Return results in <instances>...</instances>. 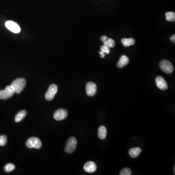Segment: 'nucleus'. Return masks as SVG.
<instances>
[{"mask_svg": "<svg viewBox=\"0 0 175 175\" xmlns=\"http://www.w3.org/2000/svg\"><path fill=\"white\" fill-rule=\"evenodd\" d=\"M26 114H27L26 111H20L16 116L15 119L16 122L18 123L21 122V121L23 120V119L25 118Z\"/></svg>", "mask_w": 175, "mask_h": 175, "instance_id": "15", "label": "nucleus"}, {"mask_svg": "<svg viewBox=\"0 0 175 175\" xmlns=\"http://www.w3.org/2000/svg\"><path fill=\"white\" fill-rule=\"evenodd\" d=\"M107 134V130L105 126H101L98 129V137L101 140H104L106 138Z\"/></svg>", "mask_w": 175, "mask_h": 175, "instance_id": "13", "label": "nucleus"}, {"mask_svg": "<svg viewBox=\"0 0 175 175\" xmlns=\"http://www.w3.org/2000/svg\"><path fill=\"white\" fill-rule=\"evenodd\" d=\"M77 144V141L76 138L72 137L67 141L65 150L67 153L72 154L76 150Z\"/></svg>", "mask_w": 175, "mask_h": 175, "instance_id": "2", "label": "nucleus"}, {"mask_svg": "<svg viewBox=\"0 0 175 175\" xmlns=\"http://www.w3.org/2000/svg\"><path fill=\"white\" fill-rule=\"evenodd\" d=\"M120 175H131V171L129 168H125L121 170Z\"/></svg>", "mask_w": 175, "mask_h": 175, "instance_id": "21", "label": "nucleus"}, {"mask_svg": "<svg viewBox=\"0 0 175 175\" xmlns=\"http://www.w3.org/2000/svg\"><path fill=\"white\" fill-rule=\"evenodd\" d=\"M166 19L169 22H175V13L174 12H168L165 14Z\"/></svg>", "mask_w": 175, "mask_h": 175, "instance_id": "17", "label": "nucleus"}, {"mask_svg": "<svg viewBox=\"0 0 175 175\" xmlns=\"http://www.w3.org/2000/svg\"><path fill=\"white\" fill-rule=\"evenodd\" d=\"M15 169V166L12 164H7L4 168V171L7 173L10 172L14 170Z\"/></svg>", "mask_w": 175, "mask_h": 175, "instance_id": "19", "label": "nucleus"}, {"mask_svg": "<svg viewBox=\"0 0 175 175\" xmlns=\"http://www.w3.org/2000/svg\"><path fill=\"white\" fill-rule=\"evenodd\" d=\"M58 92V86L55 84H52L45 94V99L47 101L53 100L55 94Z\"/></svg>", "mask_w": 175, "mask_h": 175, "instance_id": "6", "label": "nucleus"}, {"mask_svg": "<svg viewBox=\"0 0 175 175\" xmlns=\"http://www.w3.org/2000/svg\"><path fill=\"white\" fill-rule=\"evenodd\" d=\"M26 84V81L25 79L20 78L16 79L13 81L11 84V86L14 90L15 93L19 94L25 89Z\"/></svg>", "mask_w": 175, "mask_h": 175, "instance_id": "1", "label": "nucleus"}, {"mask_svg": "<svg viewBox=\"0 0 175 175\" xmlns=\"http://www.w3.org/2000/svg\"><path fill=\"white\" fill-rule=\"evenodd\" d=\"M5 27L14 33H19L21 31V27L18 23L12 21H8L5 22Z\"/></svg>", "mask_w": 175, "mask_h": 175, "instance_id": "7", "label": "nucleus"}, {"mask_svg": "<svg viewBox=\"0 0 175 175\" xmlns=\"http://www.w3.org/2000/svg\"><path fill=\"white\" fill-rule=\"evenodd\" d=\"M104 45L109 48H113L115 45L114 40L113 39H108L104 41Z\"/></svg>", "mask_w": 175, "mask_h": 175, "instance_id": "18", "label": "nucleus"}, {"mask_svg": "<svg viewBox=\"0 0 175 175\" xmlns=\"http://www.w3.org/2000/svg\"><path fill=\"white\" fill-rule=\"evenodd\" d=\"M121 41L124 46L126 47L134 45L135 43V40L132 38H129V39L124 38Z\"/></svg>", "mask_w": 175, "mask_h": 175, "instance_id": "16", "label": "nucleus"}, {"mask_svg": "<svg viewBox=\"0 0 175 175\" xmlns=\"http://www.w3.org/2000/svg\"><path fill=\"white\" fill-rule=\"evenodd\" d=\"M155 81L157 86L161 90H166L168 89V83L163 77L161 76H157Z\"/></svg>", "mask_w": 175, "mask_h": 175, "instance_id": "10", "label": "nucleus"}, {"mask_svg": "<svg viewBox=\"0 0 175 175\" xmlns=\"http://www.w3.org/2000/svg\"><path fill=\"white\" fill-rule=\"evenodd\" d=\"M161 69L165 73H171L174 71V68L172 63L169 61L167 60H163L160 63Z\"/></svg>", "mask_w": 175, "mask_h": 175, "instance_id": "5", "label": "nucleus"}, {"mask_svg": "<svg viewBox=\"0 0 175 175\" xmlns=\"http://www.w3.org/2000/svg\"><path fill=\"white\" fill-rule=\"evenodd\" d=\"M84 169L87 172L92 173L96 171L97 169L96 165L93 162H88L84 165Z\"/></svg>", "mask_w": 175, "mask_h": 175, "instance_id": "11", "label": "nucleus"}, {"mask_svg": "<svg viewBox=\"0 0 175 175\" xmlns=\"http://www.w3.org/2000/svg\"><path fill=\"white\" fill-rule=\"evenodd\" d=\"M15 91L11 86L6 87L4 90H0V99L7 100L13 96Z\"/></svg>", "mask_w": 175, "mask_h": 175, "instance_id": "4", "label": "nucleus"}, {"mask_svg": "<svg viewBox=\"0 0 175 175\" xmlns=\"http://www.w3.org/2000/svg\"><path fill=\"white\" fill-rule=\"evenodd\" d=\"M7 137L5 135L0 136V146L3 147L5 146L7 144Z\"/></svg>", "mask_w": 175, "mask_h": 175, "instance_id": "20", "label": "nucleus"}, {"mask_svg": "<svg viewBox=\"0 0 175 175\" xmlns=\"http://www.w3.org/2000/svg\"><path fill=\"white\" fill-rule=\"evenodd\" d=\"M26 146L29 148L40 149L42 147V143L40 139L36 137H31L27 141Z\"/></svg>", "mask_w": 175, "mask_h": 175, "instance_id": "3", "label": "nucleus"}, {"mask_svg": "<svg viewBox=\"0 0 175 175\" xmlns=\"http://www.w3.org/2000/svg\"><path fill=\"white\" fill-rule=\"evenodd\" d=\"M68 116V112L65 109H59L55 111L54 114V118L57 121L64 120Z\"/></svg>", "mask_w": 175, "mask_h": 175, "instance_id": "8", "label": "nucleus"}, {"mask_svg": "<svg viewBox=\"0 0 175 175\" xmlns=\"http://www.w3.org/2000/svg\"><path fill=\"white\" fill-rule=\"evenodd\" d=\"M108 39V37H107L106 36H103L101 37V40L104 42V41L107 40Z\"/></svg>", "mask_w": 175, "mask_h": 175, "instance_id": "23", "label": "nucleus"}, {"mask_svg": "<svg viewBox=\"0 0 175 175\" xmlns=\"http://www.w3.org/2000/svg\"><path fill=\"white\" fill-rule=\"evenodd\" d=\"M174 172H175V166H174Z\"/></svg>", "mask_w": 175, "mask_h": 175, "instance_id": "26", "label": "nucleus"}, {"mask_svg": "<svg viewBox=\"0 0 175 175\" xmlns=\"http://www.w3.org/2000/svg\"><path fill=\"white\" fill-rule=\"evenodd\" d=\"M101 51L104 53L108 54L110 53V48L106 46L105 45H103L100 48Z\"/></svg>", "mask_w": 175, "mask_h": 175, "instance_id": "22", "label": "nucleus"}, {"mask_svg": "<svg viewBox=\"0 0 175 175\" xmlns=\"http://www.w3.org/2000/svg\"><path fill=\"white\" fill-rule=\"evenodd\" d=\"M170 40H171V41L172 42V43H175V35H173L170 38Z\"/></svg>", "mask_w": 175, "mask_h": 175, "instance_id": "24", "label": "nucleus"}, {"mask_svg": "<svg viewBox=\"0 0 175 175\" xmlns=\"http://www.w3.org/2000/svg\"><path fill=\"white\" fill-rule=\"evenodd\" d=\"M99 54H100V57L101 58H104L105 57V54L104 53H103L102 51L99 52Z\"/></svg>", "mask_w": 175, "mask_h": 175, "instance_id": "25", "label": "nucleus"}, {"mask_svg": "<svg viewBox=\"0 0 175 175\" xmlns=\"http://www.w3.org/2000/svg\"><path fill=\"white\" fill-rule=\"evenodd\" d=\"M86 93L89 96H93L96 93L97 86L92 82H89L86 84Z\"/></svg>", "mask_w": 175, "mask_h": 175, "instance_id": "9", "label": "nucleus"}, {"mask_svg": "<svg viewBox=\"0 0 175 175\" xmlns=\"http://www.w3.org/2000/svg\"><path fill=\"white\" fill-rule=\"evenodd\" d=\"M129 60L128 57L125 55H122L120 58V60L118 62L117 66L120 68H122L125 67V66L129 64Z\"/></svg>", "mask_w": 175, "mask_h": 175, "instance_id": "12", "label": "nucleus"}, {"mask_svg": "<svg viewBox=\"0 0 175 175\" xmlns=\"http://www.w3.org/2000/svg\"><path fill=\"white\" fill-rule=\"evenodd\" d=\"M141 151H142V150L140 147H134V148H131L129 150V154L131 157L136 158L139 156V155L140 154Z\"/></svg>", "mask_w": 175, "mask_h": 175, "instance_id": "14", "label": "nucleus"}]
</instances>
